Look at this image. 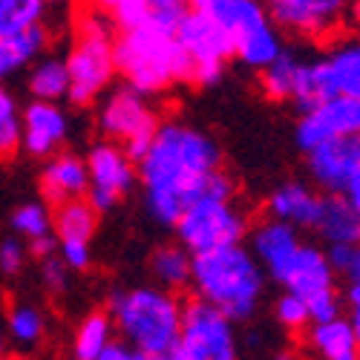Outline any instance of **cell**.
<instances>
[{"mask_svg":"<svg viewBox=\"0 0 360 360\" xmlns=\"http://www.w3.org/2000/svg\"><path fill=\"white\" fill-rule=\"evenodd\" d=\"M214 170H219V150L205 133L179 122L159 124L139 159L150 214L162 225H173L205 191Z\"/></svg>","mask_w":360,"mask_h":360,"instance_id":"cell-1","label":"cell"},{"mask_svg":"<svg viewBox=\"0 0 360 360\" xmlns=\"http://www.w3.org/2000/svg\"><path fill=\"white\" fill-rule=\"evenodd\" d=\"M191 283L199 300L231 320H248L262 297V268L243 245H222L191 257Z\"/></svg>","mask_w":360,"mask_h":360,"instance_id":"cell-2","label":"cell"},{"mask_svg":"<svg viewBox=\"0 0 360 360\" xmlns=\"http://www.w3.org/2000/svg\"><path fill=\"white\" fill-rule=\"evenodd\" d=\"M112 64L136 93H162L173 81H191V58L162 29L139 23L112 41Z\"/></svg>","mask_w":360,"mask_h":360,"instance_id":"cell-3","label":"cell"},{"mask_svg":"<svg viewBox=\"0 0 360 360\" xmlns=\"http://www.w3.org/2000/svg\"><path fill=\"white\" fill-rule=\"evenodd\" d=\"M112 317L124 343L141 354L162 357L179 343L182 306L162 288H133L112 294Z\"/></svg>","mask_w":360,"mask_h":360,"instance_id":"cell-4","label":"cell"},{"mask_svg":"<svg viewBox=\"0 0 360 360\" xmlns=\"http://www.w3.org/2000/svg\"><path fill=\"white\" fill-rule=\"evenodd\" d=\"M112 20H107L98 12H86L78 20V41L70 52L67 72H70V89L67 96L75 104H89L98 98V93L110 84L115 64H112Z\"/></svg>","mask_w":360,"mask_h":360,"instance_id":"cell-5","label":"cell"},{"mask_svg":"<svg viewBox=\"0 0 360 360\" xmlns=\"http://www.w3.org/2000/svg\"><path fill=\"white\" fill-rule=\"evenodd\" d=\"M179 239L191 254L236 245L248 233L245 214L233 205V196H217L202 191L173 222Z\"/></svg>","mask_w":360,"mask_h":360,"instance_id":"cell-6","label":"cell"},{"mask_svg":"<svg viewBox=\"0 0 360 360\" xmlns=\"http://www.w3.org/2000/svg\"><path fill=\"white\" fill-rule=\"evenodd\" d=\"M176 352L185 360H236L233 320L205 300H191L182 306Z\"/></svg>","mask_w":360,"mask_h":360,"instance_id":"cell-7","label":"cell"},{"mask_svg":"<svg viewBox=\"0 0 360 360\" xmlns=\"http://www.w3.org/2000/svg\"><path fill=\"white\" fill-rule=\"evenodd\" d=\"M173 38L182 46V52L191 58V81L193 84L207 86L222 78V67L233 55V44H231L228 29L219 20L191 9L182 18V23L173 29Z\"/></svg>","mask_w":360,"mask_h":360,"instance_id":"cell-8","label":"cell"},{"mask_svg":"<svg viewBox=\"0 0 360 360\" xmlns=\"http://www.w3.org/2000/svg\"><path fill=\"white\" fill-rule=\"evenodd\" d=\"M225 29L233 44V55L254 70H262L283 52L280 32L274 20L268 18L262 0H233Z\"/></svg>","mask_w":360,"mask_h":360,"instance_id":"cell-9","label":"cell"},{"mask_svg":"<svg viewBox=\"0 0 360 360\" xmlns=\"http://www.w3.org/2000/svg\"><path fill=\"white\" fill-rule=\"evenodd\" d=\"M265 9L274 26L288 29L291 35L328 41L343 29L354 0H265Z\"/></svg>","mask_w":360,"mask_h":360,"instance_id":"cell-10","label":"cell"},{"mask_svg":"<svg viewBox=\"0 0 360 360\" xmlns=\"http://www.w3.org/2000/svg\"><path fill=\"white\" fill-rule=\"evenodd\" d=\"M159 122L153 110L147 107L141 93H136L133 86L118 89L110 96V101L101 110V130L110 141H124V153L139 162L144 156V150L153 139Z\"/></svg>","mask_w":360,"mask_h":360,"instance_id":"cell-11","label":"cell"},{"mask_svg":"<svg viewBox=\"0 0 360 360\" xmlns=\"http://www.w3.org/2000/svg\"><path fill=\"white\" fill-rule=\"evenodd\" d=\"M309 170L317 188L346 196L352 205L360 202V141L343 136L309 150Z\"/></svg>","mask_w":360,"mask_h":360,"instance_id":"cell-12","label":"cell"},{"mask_svg":"<svg viewBox=\"0 0 360 360\" xmlns=\"http://www.w3.org/2000/svg\"><path fill=\"white\" fill-rule=\"evenodd\" d=\"M86 202L96 207V211H110V207L122 199L133 182H136V170H133V159L124 153V147H118L115 141H101L89 150L86 159Z\"/></svg>","mask_w":360,"mask_h":360,"instance_id":"cell-13","label":"cell"},{"mask_svg":"<svg viewBox=\"0 0 360 360\" xmlns=\"http://www.w3.org/2000/svg\"><path fill=\"white\" fill-rule=\"evenodd\" d=\"M360 130V98L335 96L326 98L303 112L297 124V144L300 150H314L326 141H335L343 136H357Z\"/></svg>","mask_w":360,"mask_h":360,"instance_id":"cell-14","label":"cell"},{"mask_svg":"<svg viewBox=\"0 0 360 360\" xmlns=\"http://www.w3.org/2000/svg\"><path fill=\"white\" fill-rule=\"evenodd\" d=\"M67 139V115L55 101H32L20 118V144L29 156L49 159Z\"/></svg>","mask_w":360,"mask_h":360,"instance_id":"cell-15","label":"cell"},{"mask_svg":"<svg viewBox=\"0 0 360 360\" xmlns=\"http://www.w3.org/2000/svg\"><path fill=\"white\" fill-rule=\"evenodd\" d=\"M280 283L288 288V294H297L306 300L323 288H335V274L320 248L300 243L297 254L288 259L285 271L280 274Z\"/></svg>","mask_w":360,"mask_h":360,"instance_id":"cell-16","label":"cell"},{"mask_svg":"<svg viewBox=\"0 0 360 360\" xmlns=\"http://www.w3.org/2000/svg\"><path fill=\"white\" fill-rule=\"evenodd\" d=\"M297 248H300L297 228H291V225H285L280 219H268V222L254 228V254H257V262L274 280H280V274L285 271V265L297 254Z\"/></svg>","mask_w":360,"mask_h":360,"instance_id":"cell-17","label":"cell"},{"mask_svg":"<svg viewBox=\"0 0 360 360\" xmlns=\"http://www.w3.org/2000/svg\"><path fill=\"white\" fill-rule=\"evenodd\" d=\"M320 86L326 98L346 96L360 98V49L357 44H343L328 58L317 61Z\"/></svg>","mask_w":360,"mask_h":360,"instance_id":"cell-18","label":"cell"},{"mask_svg":"<svg viewBox=\"0 0 360 360\" xmlns=\"http://www.w3.org/2000/svg\"><path fill=\"white\" fill-rule=\"evenodd\" d=\"M86 185H89L86 162H81L72 153L49 156V162L44 167V176H41V188H44L46 202L61 205V202L86 196Z\"/></svg>","mask_w":360,"mask_h":360,"instance_id":"cell-19","label":"cell"},{"mask_svg":"<svg viewBox=\"0 0 360 360\" xmlns=\"http://www.w3.org/2000/svg\"><path fill=\"white\" fill-rule=\"evenodd\" d=\"M317 211H320V196L300 182H288L277 188L271 199H268L271 219H280L291 228H314Z\"/></svg>","mask_w":360,"mask_h":360,"instance_id":"cell-20","label":"cell"},{"mask_svg":"<svg viewBox=\"0 0 360 360\" xmlns=\"http://www.w3.org/2000/svg\"><path fill=\"white\" fill-rule=\"evenodd\" d=\"M314 231H320L328 243H357L360 236V211L346 196L326 193L320 196V211Z\"/></svg>","mask_w":360,"mask_h":360,"instance_id":"cell-21","label":"cell"},{"mask_svg":"<svg viewBox=\"0 0 360 360\" xmlns=\"http://www.w3.org/2000/svg\"><path fill=\"white\" fill-rule=\"evenodd\" d=\"M311 346L323 360H357L360 354V328L346 320L335 317L326 323H314Z\"/></svg>","mask_w":360,"mask_h":360,"instance_id":"cell-22","label":"cell"},{"mask_svg":"<svg viewBox=\"0 0 360 360\" xmlns=\"http://www.w3.org/2000/svg\"><path fill=\"white\" fill-rule=\"evenodd\" d=\"M46 44H49V32L41 23L12 35H0V78H9L20 67L32 64L46 49Z\"/></svg>","mask_w":360,"mask_h":360,"instance_id":"cell-23","label":"cell"},{"mask_svg":"<svg viewBox=\"0 0 360 360\" xmlns=\"http://www.w3.org/2000/svg\"><path fill=\"white\" fill-rule=\"evenodd\" d=\"M96 225H98V211L84 196L61 202L58 211L52 214V228L61 239H86L89 243V236L96 233Z\"/></svg>","mask_w":360,"mask_h":360,"instance_id":"cell-24","label":"cell"},{"mask_svg":"<svg viewBox=\"0 0 360 360\" xmlns=\"http://www.w3.org/2000/svg\"><path fill=\"white\" fill-rule=\"evenodd\" d=\"M191 251L185 245H162L153 259H150V271L167 288H182L191 283Z\"/></svg>","mask_w":360,"mask_h":360,"instance_id":"cell-25","label":"cell"},{"mask_svg":"<svg viewBox=\"0 0 360 360\" xmlns=\"http://www.w3.org/2000/svg\"><path fill=\"white\" fill-rule=\"evenodd\" d=\"M29 89L38 101H58L67 96L70 89V72H67V61L61 58H44V61L32 70L29 75Z\"/></svg>","mask_w":360,"mask_h":360,"instance_id":"cell-26","label":"cell"},{"mask_svg":"<svg viewBox=\"0 0 360 360\" xmlns=\"http://www.w3.org/2000/svg\"><path fill=\"white\" fill-rule=\"evenodd\" d=\"M112 343V320L101 311H93L75 332V360H96Z\"/></svg>","mask_w":360,"mask_h":360,"instance_id":"cell-27","label":"cell"},{"mask_svg":"<svg viewBox=\"0 0 360 360\" xmlns=\"http://www.w3.org/2000/svg\"><path fill=\"white\" fill-rule=\"evenodd\" d=\"M300 61L288 52H280L271 64L262 67L259 84H262V93L271 98V101H285L294 93V78H297Z\"/></svg>","mask_w":360,"mask_h":360,"instance_id":"cell-28","label":"cell"},{"mask_svg":"<svg viewBox=\"0 0 360 360\" xmlns=\"http://www.w3.org/2000/svg\"><path fill=\"white\" fill-rule=\"evenodd\" d=\"M46 15L44 0H0V35L38 26Z\"/></svg>","mask_w":360,"mask_h":360,"instance_id":"cell-29","label":"cell"},{"mask_svg":"<svg viewBox=\"0 0 360 360\" xmlns=\"http://www.w3.org/2000/svg\"><path fill=\"white\" fill-rule=\"evenodd\" d=\"M18 147H20V110L6 89H0V156L12 159Z\"/></svg>","mask_w":360,"mask_h":360,"instance_id":"cell-30","label":"cell"},{"mask_svg":"<svg viewBox=\"0 0 360 360\" xmlns=\"http://www.w3.org/2000/svg\"><path fill=\"white\" fill-rule=\"evenodd\" d=\"M188 12H191L188 0H144V23L170 35Z\"/></svg>","mask_w":360,"mask_h":360,"instance_id":"cell-31","label":"cell"},{"mask_svg":"<svg viewBox=\"0 0 360 360\" xmlns=\"http://www.w3.org/2000/svg\"><path fill=\"white\" fill-rule=\"evenodd\" d=\"M44 314L38 311V309H32V306H26V303H20V306H15L12 311H9V332H12V338L18 340V343H23V346H32V343H38L41 338H44Z\"/></svg>","mask_w":360,"mask_h":360,"instance_id":"cell-32","label":"cell"},{"mask_svg":"<svg viewBox=\"0 0 360 360\" xmlns=\"http://www.w3.org/2000/svg\"><path fill=\"white\" fill-rule=\"evenodd\" d=\"M12 225H15V231H18L20 236L35 239V236H44V233L52 231V214L46 211L44 205L32 202V205L18 207L15 217H12Z\"/></svg>","mask_w":360,"mask_h":360,"instance_id":"cell-33","label":"cell"},{"mask_svg":"<svg viewBox=\"0 0 360 360\" xmlns=\"http://www.w3.org/2000/svg\"><path fill=\"white\" fill-rule=\"evenodd\" d=\"M326 259H328V268H332L335 277H343L346 283L360 280V251H357V243H332Z\"/></svg>","mask_w":360,"mask_h":360,"instance_id":"cell-34","label":"cell"},{"mask_svg":"<svg viewBox=\"0 0 360 360\" xmlns=\"http://www.w3.org/2000/svg\"><path fill=\"white\" fill-rule=\"evenodd\" d=\"M98 9L112 15V23L122 29H133L144 23V0H96Z\"/></svg>","mask_w":360,"mask_h":360,"instance_id":"cell-35","label":"cell"},{"mask_svg":"<svg viewBox=\"0 0 360 360\" xmlns=\"http://www.w3.org/2000/svg\"><path fill=\"white\" fill-rule=\"evenodd\" d=\"M306 309H309V320L311 323H326L340 317V297L335 288H323L311 297H306Z\"/></svg>","mask_w":360,"mask_h":360,"instance_id":"cell-36","label":"cell"},{"mask_svg":"<svg viewBox=\"0 0 360 360\" xmlns=\"http://www.w3.org/2000/svg\"><path fill=\"white\" fill-rule=\"evenodd\" d=\"M277 320L285 326V328H306L311 320H309V309H306V300L297 297V294H285L280 303H277Z\"/></svg>","mask_w":360,"mask_h":360,"instance_id":"cell-37","label":"cell"},{"mask_svg":"<svg viewBox=\"0 0 360 360\" xmlns=\"http://www.w3.org/2000/svg\"><path fill=\"white\" fill-rule=\"evenodd\" d=\"M26 248H23V243L20 239H4L0 243V271L4 274H18L20 268H23V262H26Z\"/></svg>","mask_w":360,"mask_h":360,"instance_id":"cell-38","label":"cell"},{"mask_svg":"<svg viewBox=\"0 0 360 360\" xmlns=\"http://www.w3.org/2000/svg\"><path fill=\"white\" fill-rule=\"evenodd\" d=\"M61 262L67 268H86L89 265V243L86 239H61Z\"/></svg>","mask_w":360,"mask_h":360,"instance_id":"cell-39","label":"cell"},{"mask_svg":"<svg viewBox=\"0 0 360 360\" xmlns=\"http://www.w3.org/2000/svg\"><path fill=\"white\" fill-rule=\"evenodd\" d=\"M67 271H70V268H67L61 259L44 257L41 277H44V283H46V288H49V291H64V288H67Z\"/></svg>","mask_w":360,"mask_h":360,"instance_id":"cell-40","label":"cell"},{"mask_svg":"<svg viewBox=\"0 0 360 360\" xmlns=\"http://www.w3.org/2000/svg\"><path fill=\"white\" fill-rule=\"evenodd\" d=\"M96 360H159V357H150V354H141L136 349H130L127 343H110Z\"/></svg>","mask_w":360,"mask_h":360,"instance_id":"cell-41","label":"cell"},{"mask_svg":"<svg viewBox=\"0 0 360 360\" xmlns=\"http://www.w3.org/2000/svg\"><path fill=\"white\" fill-rule=\"evenodd\" d=\"M29 251H32L35 257H52V251H55V236H49V233H44V236H35V239H29Z\"/></svg>","mask_w":360,"mask_h":360,"instance_id":"cell-42","label":"cell"},{"mask_svg":"<svg viewBox=\"0 0 360 360\" xmlns=\"http://www.w3.org/2000/svg\"><path fill=\"white\" fill-rule=\"evenodd\" d=\"M346 300H349V311H360V280L349 283V288H346Z\"/></svg>","mask_w":360,"mask_h":360,"instance_id":"cell-43","label":"cell"},{"mask_svg":"<svg viewBox=\"0 0 360 360\" xmlns=\"http://www.w3.org/2000/svg\"><path fill=\"white\" fill-rule=\"evenodd\" d=\"M46 4V9L52 6V9H67V6H72V0H44Z\"/></svg>","mask_w":360,"mask_h":360,"instance_id":"cell-44","label":"cell"},{"mask_svg":"<svg viewBox=\"0 0 360 360\" xmlns=\"http://www.w3.org/2000/svg\"><path fill=\"white\" fill-rule=\"evenodd\" d=\"M159 360H185V357H182V354H179L176 349H173V352H167V354H162Z\"/></svg>","mask_w":360,"mask_h":360,"instance_id":"cell-45","label":"cell"},{"mask_svg":"<svg viewBox=\"0 0 360 360\" xmlns=\"http://www.w3.org/2000/svg\"><path fill=\"white\" fill-rule=\"evenodd\" d=\"M277 360H291V354H280V357H277Z\"/></svg>","mask_w":360,"mask_h":360,"instance_id":"cell-46","label":"cell"},{"mask_svg":"<svg viewBox=\"0 0 360 360\" xmlns=\"http://www.w3.org/2000/svg\"><path fill=\"white\" fill-rule=\"evenodd\" d=\"M188 4H191V9H193V6H196V4H199V0H188Z\"/></svg>","mask_w":360,"mask_h":360,"instance_id":"cell-47","label":"cell"},{"mask_svg":"<svg viewBox=\"0 0 360 360\" xmlns=\"http://www.w3.org/2000/svg\"><path fill=\"white\" fill-rule=\"evenodd\" d=\"M9 360H20V357H9Z\"/></svg>","mask_w":360,"mask_h":360,"instance_id":"cell-48","label":"cell"}]
</instances>
